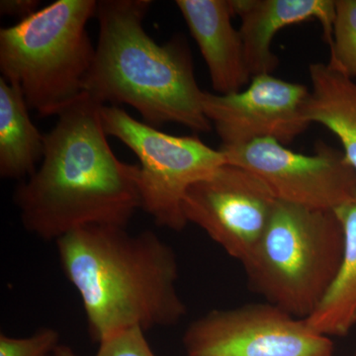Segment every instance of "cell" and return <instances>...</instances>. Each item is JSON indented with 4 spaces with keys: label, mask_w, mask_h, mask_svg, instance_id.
I'll list each match as a JSON object with an SVG mask.
<instances>
[{
    "label": "cell",
    "mask_w": 356,
    "mask_h": 356,
    "mask_svg": "<svg viewBox=\"0 0 356 356\" xmlns=\"http://www.w3.org/2000/svg\"><path fill=\"white\" fill-rule=\"evenodd\" d=\"M102 104L83 92L44 135V156L14 203L23 227L43 240L89 226L127 228L142 209L140 166L117 158L103 128Z\"/></svg>",
    "instance_id": "cell-1"
},
{
    "label": "cell",
    "mask_w": 356,
    "mask_h": 356,
    "mask_svg": "<svg viewBox=\"0 0 356 356\" xmlns=\"http://www.w3.org/2000/svg\"><path fill=\"white\" fill-rule=\"evenodd\" d=\"M65 277L81 297L98 343L130 327H170L186 316L178 292L179 267L170 245L154 232L89 226L57 242Z\"/></svg>",
    "instance_id": "cell-2"
},
{
    "label": "cell",
    "mask_w": 356,
    "mask_h": 356,
    "mask_svg": "<svg viewBox=\"0 0 356 356\" xmlns=\"http://www.w3.org/2000/svg\"><path fill=\"white\" fill-rule=\"evenodd\" d=\"M152 4L97 1L99 37L83 92L102 105H130L152 127L175 123L195 133L210 132L189 51L179 40L159 44L145 31Z\"/></svg>",
    "instance_id": "cell-3"
},
{
    "label": "cell",
    "mask_w": 356,
    "mask_h": 356,
    "mask_svg": "<svg viewBox=\"0 0 356 356\" xmlns=\"http://www.w3.org/2000/svg\"><path fill=\"white\" fill-rule=\"evenodd\" d=\"M96 0H57L0 29V72L29 109L58 116L83 95L95 47L86 25Z\"/></svg>",
    "instance_id": "cell-4"
},
{
    "label": "cell",
    "mask_w": 356,
    "mask_h": 356,
    "mask_svg": "<svg viewBox=\"0 0 356 356\" xmlns=\"http://www.w3.org/2000/svg\"><path fill=\"white\" fill-rule=\"evenodd\" d=\"M343 245L334 211L278 201L266 232L243 262L250 289L307 320L336 277Z\"/></svg>",
    "instance_id": "cell-5"
},
{
    "label": "cell",
    "mask_w": 356,
    "mask_h": 356,
    "mask_svg": "<svg viewBox=\"0 0 356 356\" xmlns=\"http://www.w3.org/2000/svg\"><path fill=\"white\" fill-rule=\"evenodd\" d=\"M103 128L139 159L142 209L161 228L181 231L184 201L192 185L227 163L221 149L196 136H173L136 120L119 106L102 105Z\"/></svg>",
    "instance_id": "cell-6"
},
{
    "label": "cell",
    "mask_w": 356,
    "mask_h": 356,
    "mask_svg": "<svg viewBox=\"0 0 356 356\" xmlns=\"http://www.w3.org/2000/svg\"><path fill=\"white\" fill-rule=\"evenodd\" d=\"M187 356H332L330 337L269 303L213 310L184 336Z\"/></svg>",
    "instance_id": "cell-7"
},
{
    "label": "cell",
    "mask_w": 356,
    "mask_h": 356,
    "mask_svg": "<svg viewBox=\"0 0 356 356\" xmlns=\"http://www.w3.org/2000/svg\"><path fill=\"white\" fill-rule=\"evenodd\" d=\"M227 163L261 178L278 201L336 211L356 200V172L343 153L318 143L315 154L296 153L273 139L221 149Z\"/></svg>",
    "instance_id": "cell-8"
},
{
    "label": "cell",
    "mask_w": 356,
    "mask_h": 356,
    "mask_svg": "<svg viewBox=\"0 0 356 356\" xmlns=\"http://www.w3.org/2000/svg\"><path fill=\"white\" fill-rule=\"evenodd\" d=\"M277 202L254 173L225 163L188 189L184 213L187 222L243 264L266 232Z\"/></svg>",
    "instance_id": "cell-9"
},
{
    "label": "cell",
    "mask_w": 356,
    "mask_h": 356,
    "mask_svg": "<svg viewBox=\"0 0 356 356\" xmlns=\"http://www.w3.org/2000/svg\"><path fill=\"white\" fill-rule=\"evenodd\" d=\"M309 91L303 84L259 74L238 92L204 91L203 110L222 140L221 149L261 139L287 145L310 125L304 114Z\"/></svg>",
    "instance_id": "cell-10"
},
{
    "label": "cell",
    "mask_w": 356,
    "mask_h": 356,
    "mask_svg": "<svg viewBox=\"0 0 356 356\" xmlns=\"http://www.w3.org/2000/svg\"><path fill=\"white\" fill-rule=\"evenodd\" d=\"M234 16H238L243 51L252 79L271 74L278 58L271 50L275 35L288 26L316 20L331 44L336 13L334 0H229Z\"/></svg>",
    "instance_id": "cell-11"
},
{
    "label": "cell",
    "mask_w": 356,
    "mask_h": 356,
    "mask_svg": "<svg viewBox=\"0 0 356 356\" xmlns=\"http://www.w3.org/2000/svg\"><path fill=\"white\" fill-rule=\"evenodd\" d=\"M209 70L217 95L243 90L252 81L240 31L232 24L229 0H177Z\"/></svg>",
    "instance_id": "cell-12"
},
{
    "label": "cell",
    "mask_w": 356,
    "mask_h": 356,
    "mask_svg": "<svg viewBox=\"0 0 356 356\" xmlns=\"http://www.w3.org/2000/svg\"><path fill=\"white\" fill-rule=\"evenodd\" d=\"M309 74L306 120L325 126L339 138L344 158L356 172V83L327 64L311 65Z\"/></svg>",
    "instance_id": "cell-13"
},
{
    "label": "cell",
    "mask_w": 356,
    "mask_h": 356,
    "mask_svg": "<svg viewBox=\"0 0 356 356\" xmlns=\"http://www.w3.org/2000/svg\"><path fill=\"white\" fill-rule=\"evenodd\" d=\"M17 86L0 77V175L25 180L44 156V135L33 123Z\"/></svg>",
    "instance_id": "cell-14"
},
{
    "label": "cell",
    "mask_w": 356,
    "mask_h": 356,
    "mask_svg": "<svg viewBox=\"0 0 356 356\" xmlns=\"http://www.w3.org/2000/svg\"><path fill=\"white\" fill-rule=\"evenodd\" d=\"M334 212L343 229V259L324 298L306 320L327 337L346 336L356 325V200Z\"/></svg>",
    "instance_id": "cell-15"
},
{
    "label": "cell",
    "mask_w": 356,
    "mask_h": 356,
    "mask_svg": "<svg viewBox=\"0 0 356 356\" xmlns=\"http://www.w3.org/2000/svg\"><path fill=\"white\" fill-rule=\"evenodd\" d=\"M330 55L332 69L356 76V0H336Z\"/></svg>",
    "instance_id": "cell-16"
},
{
    "label": "cell",
    "mask_w": 356,
    "mask_h": 356,
    "mask_svg": "<svg viewBox=\"0 0 356 356\" xmlns=\"http://www.w3.org/2000/svg\"><path fill=\"white\" fill-rule=\"evenodd\" d=\"M60 344V334L51 327L20 339L1 334L0 356H51Z\"/></svg>",
    "instance_id": "cell-17"
},
{
    "label": "cell",
    "mask_w": 356,
    "mask_h": 356,
    "mask_svg": "<svg viewBox=\"0 0 356 356\" xmlns=\"http://www.w3.org/2000/svg\"><path fill=\"white\" fill-rule=\"evenodd\" d=\"M95 356H156L139 327L116 332L99 343Z\"/></svg>",
    "instance_id": "cell-18"
},
{
    "label": "cell",
    "mask_w": 356,
    "mask_h": 356,
    "mask_svg": "<svg viewBox=\"0 0 356 356\" xmlns=\"http://www.w3.org/2000/svg\"><path fill=\"white\" fill-rule=\"evenodd\" d=\"M39 6V0H1L0 13L23 20L37 13Z\"/></svg>",
    "instance_id": "cell-19"
},
{
    "label": "cell",
    "mask_w": 356,
    "mask_h": 356,
    "mask_svg": "<svg viewBox=\"0 0 356 356\" xmlns=\"http://www.w3.org/2000/svg\"><path fill=\"white\" fill-rule=\"evenodd\" d=\"M51 356H79L70 346L60 344Z\"/></svg>",
    "instance_id": "cell-20"
},
{
    "label": "cell",
    "mask_w": 356,
    "mask_h": 356,
    "mask_svg": "<svg viewBox=\"0 0 356 356\" xmlns=\"http://www.w3.org/2000/svg\"><path fill=\"white\" fill-rule=\"evenodd\" d=\"M356 356V355H355Z\"/></svg>",
    "instance_id": "cell-21"
}]
</instances>
